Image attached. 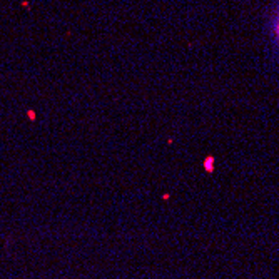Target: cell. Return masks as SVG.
Here are the masks:
<instances>
[{"label":"cell","instance_id":"6da1fadb","mask_svg":"<svg viewBox=\"0 0 279 279\" xmlns=\"http://www.w3.org/2000/svg\"><path fill=\"white\" fill-rule=\"evenodd\" d=\"M277 30H279V25H277Z\"/></svg>","mask_w":279,"mask_h":279}]
</instances>
